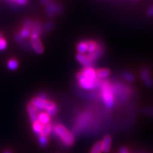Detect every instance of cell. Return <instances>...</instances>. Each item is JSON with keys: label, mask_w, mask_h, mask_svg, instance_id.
Returning <instances> with one entry per match:
<instances>
[{"label": "cell", "mask_w": 153, "mask_h": 153, "mask_svg": "<svg viewBox=\"0 0 153 153\" xmlns=\"http://www.w3.org/2000/svg\"><path fill=\"white\" fill-rule=\"evenodd\" d=\"M99 94L106 108H111L115 104V91L114 85L107 80H103L99 85Z\"/></svg>", "instance_id": "cell-1"}, {"label": "cell", "mask_w": 153, "mask_h": 153, "mask_svg": "<svg viewBox=\"0 0 153 153\" xmlns=\"http://www.w3.org/2000/svg\"><path fill=\"white\" fill-rule=\"evenodd\" d=\"M53 131L62 142L67 146H71L74 144V138L73 135L62 124H57L53 128Z\"/></svg>", "instance_id": "cell-2"}, {"label": "cell", "mask_w": 153, "mask_h": 153, "mask_svg": "<svg viewBox=\"0 0 153 153\" xmlns=\"http://www.w3.org/2000/svg\"><path fill=\"white\" fill-rule=\"evenodd\" d=\"M76 79H77L79 87L87 91H92L96 89H98L101 82V80H91L87 79L80 72L76 74Z\"/></svg>", "instance_id": "cell-3"}, {"label": "cell", "mask_w": 153, "mask_h": 153, "mask_svg": "<svg viewBox=\"0 0 153 153\" xmlns=\"http://www.w3.org/2000/svg\"><path fill=\"white\" fill-rule=\"evenodd\" d=\"M52 102L53 101H49L48 99H43L39 97H36L32 99L30 104H33V106L37 110L45 111Z\"/></svg>", "instance_id": "cell-4"}, {"label": "cell", "mask_w": 153, "mask_h": 153, "mask_svg": "<svg viewBox=\"0 0 153 153\" xmlns=\"http://www.w3.org/2000/svg\"><path fill=\"white\" fill-rule=\"evenodd\" d=\"M76 60L79 62V64H81L82 66L85 67H92L94 64V62L91 60V57L89 56L87 54H79L76 55Z\"/></svg>", "instance_id": "cell-5"}, {"label": "cell", "mask_w": 153, "mask_h": 153, "mask_svg": "<svg viewBox=\"0 0 153 153\" xmlns=\"http://www.w3.org/2000/svg\"><path fill=\"white\" fill-rule=\"evenodd\" d=\"M82 75L91 80H99L97 76V70L93 67H85L80 72Z\"/></svg>", "instance_id": "cell-6"}, {"label": "cell", "mask_w": 153, "mask_h": 153, "mask_svg": "<svg viewBox=\"0 0 153 153\" xmlns=\"http://www.w3.org/2000/svg\"><path fill=\"white\" fill-rule=\"evenodd\" d=\"M141 79H143V82L147 87H150L153 85V80L151 76V74L150 70L148 68H143L140 72Z\"/></svg>", "instance_id": "cell-7"}, {"label": "cell", "mask_w": 153, "mask_h": 153, "mask_svg": "<svg viewBox=\"0 0 153 153\" xmlns=\"http://www.w3.org/2000/svg\"><path fill=\"white\" fill-rule=\"evenodd\" d=\"M32 22L30 20H27L24 23V26L20 30L19 34L22 38V39H26L30 36V33H31V28H32Z\"/></svg>", "instance_id": "cell-8"}, {"label": "cell", "mask_w": 153, "mask_h": 153, "mask_svg": "<svg viewBox=\"0 0 153 153\" xmlns=\"http://www.w3.org/2000/svg\"><path fill=\"white\" fill-rule=\"evenodd\" d=\"M111 142L112 139L110 135H106L102 140L101 141V148H102V152L104 153L108 152L111 150Z\"/></svg>", "instance_id": "cell-9"}, {"label": "cell", "mask_w": 153, "mask_h": 153, "mask_svg": "<svg viewBox=\"0 0 153 153\" xmlns=\"http://www.w3.org/2000/svg\"><path fill=\"white\" fill-rule=\"evenodd\" d=\"M30 43L33 47L34 51L38 54H41L43 53L44 48L41 41H40L39 38H34V39H30Z\"/></svg>", "instance_id": "cell-10"}, {"label": "cell", "mask_w": 153, "mask_h": 153, "mask_svg": "<svg viewBox=\"0 0 153 153\" xmlns=\"http://www.w3.org/2000/svg\"><path fill=\"white\" fill-rule=\"evenodd\" d=\"M27 111L29 116L30 121L32 122V123H35L36 121L38 120V113L37 109L33 106V104H31L29 103L27 105Z\"/></svg>", "instance_id": "cell-11"}, {"label": "cell", "mask_w": 153, "mask_h": 153, "mask_svg": "<svg viewBox=\"0 0 153 153\" xmlns=\"http://www.w3.org/2000/svg\"><path fill=\"white\" fill-rule=\"evenodd\" d=\"M41 31V24L38 22L33 23L32 25L31 33H30V39H34V38H39L40 33Z\"/></svg>", "instance_id": "cell-12"}, {"label": "cell", "mask_w": 153, "mask_h": 153, "mask_svg": "<svg viewBox=\"0 0 153 153\" xmlns=\"http://www.w3.org/2000/svg\"><path fill=\"white\" fill-rule=\"evenodd\" d=\"M111 72L108 69L101 68L97 70V76L98 79L103 81V80H106L107 78L110 76Z\"/></svg>", "instance_id": "cell-13"}, {"label": "cell", "mask_w": 153, "mask_h": 153, "mask_svg": "<svg viewBox=\"0 0 153 153\" xmlns=\"http://www.w3.org/2000/svg\"><path fill=\"white\" fill-rule=\"evenodd\" d=\"M51 116L46 112H41V114L38 115V120L41 122L43 125H46V124L51 123Z\"/></svg>", "instance_id": "cell-14"}, {"label": "cell", "mask_w": 153, "mask_h": 153, "mask_svg": "<svg viewBox=\"0 0 153 153\" xmlns=\"http://www.w3.org/2000/svg\"><path fill=\"white\" fill-rule=\"evenodd\" d=\"M76 51L79 54H87L88 51V43L87 41H82L78 43L76 46Z\"/></svg>", "instance_id": "cell-15"}, {"label": "cell", "mask_w": 153, "mask_h": 153, "mask_svg": "<svg viewBox=\"0 0 153 153\" xmlns=\"http://www.w3.org/2000/svg\"><path fill=\"white\" fill-rule=\"evenodd\" d=\"M57 111H58V108H57V105L55 104L54 102H52L51 104L48 106V108L45 110V112H46L51 117H52V116H54L56 115Z\"/></svg>", "instance_id": "cell-16"}, {"label": "cell", "mask_w": 153, "mask_h": 153, "mask_svg": "<svg viewBox=\"0 0 153 153\" xmlns=\"http://www.w3.org/2000/svg\"><path fill=\"white\" fill-rule=\"evenodd\" d=\"M57 7L55 4L53 3H50L48 6L47 7V14L49 16L52 17L54 16L55 14H57Z\"/></svg>", "instance_id": "cell-17"}, {"label": "cell", "mask_w": 153, "mask_h": 153, "mask_svg": "<svg viewBox=\"0 0 153 153\" xmlns=\"http://www.w3.org/2000/svg\"><path fill=\"white\" fill-rule=\"evenodd\" d=\"M53 131V126L51 123L46 124V125H43V130H42L41 133L40 135H43V136H48L51 134V131Z\"/></svg>", "instance_id": "cell-18"}, {"label": "cell", "mask_w": 153, "mask_h": 153, "mask_svg": "<svg viewBox=\"0 0 153 153\" xmlns=\"http://www.w3.org/2000/svg\"><path fill=\"white\" fill-rule=\"evenodd\" d=\"M7 67L10 70H16L19 67V62L16 59H10L7 62Z\"/></svg>", "instance_id": "cell-19"}, {"label": "cell", "mask_w": 153, "mask_h": 153, "mask_svg": "<svg viewBox=\"0 0 153 153\" xmlns=\"http://www.w3.org/2000/svg\"><path fill=\"white\" fill-rule=\"evenodd\" d=\"M43 125L41 123V122L38 121V120H37V121H36L35 123H33V131L34 133L36 134H38V135L41 134L42 130H43Z\"/></svg>", "instance_id": "cell-20"}, {"label": "cell", "mask_w": 153, "mask_h": 153, "mask_svg": "<svg viewBox=\"0 0 153 153\" xmlns=\"http://www.w3.org/2000/svg\"><path fill=\"white\" fill-rule=\"evenodd\" d=\"M102 152V148H101V141L96 143L93 148H91L90 153H101Z\"/></svg>", "instance_id": "cell-21"}, {"label": "cell", "mask_w": 153, "mask_h": 153, "mask_svg": "<svg viewBox=\"0 0 153 153\" xmlns=\"http://www.w3.org/2000/svg\"><path fill=\"white\" fill-rule=\"evenodd\" d=\"M38 142H39V145H41L42 148H45L47 146L48 143V140L46 136H43V135H39L38 137Z\"/></svg>", "instance_id": "cell-22"}, {"label": "cell", "mask_w": 153, "mask_h": 153, "mask_svg": "<svg viewBox=\"0 0 153 153\" xmlns=\"http://www.w3.org/2000/svg\"><path fill=\"white\" fill-rule=\"evenodd\" d=\"M122 76H123V78L124 79L129 82H133L134 79H135V76H134L133 74L131 73L130 72H123V74H122Z\"/></svg>", "instance_id": "cell-23"}, {"label": "cell", "mask_w": 153, "mask_h": 153, "mask_svg": "<svg viewBox=\"0 0 153 153\" xmlns=\"http://www.w3.org/2000/svg\"><path fill=\"white\" fill-rule=\"evenodd\" d=\"M7 42L3 37L0 38V51H3L7 48Z\"/></svg>", "instance_id": "cell-24"}, {"label": "cell", "mask_w": 153, "mask_h": 153, "mask_svg": "<svg viewBox=\"0 0 153 153\" xmlns=\"http://www.w3.org/2000/svg\"><path fill=\"white\" fill-rule=\"evenodd\" d=\"M28 0H17L16 2L19 4V5H25L27 4Z\"/></svg>", "instance_id": "cell-25"}, {"label": "cell", "mask_w": 153, "mask_h": 153, "mask_svg": "<svg viewBox=\"0 0 153 153\" xmlns=\"http://www.w3.org/2000/svg\"><path fill=\"white\" fill-rule=\"evenodd\" d=\"M148 14L149 16H153V7H151L148 9Z\"/></svg>", "instance_id": "cell-26"}, {"label": "cell", "mask_w": 153, "mask_h": 153, "mask_svg": "<svg viewBox=\"0 0 153 153\" xmlns=\"http://www.w3.org/2000/svg\"><path fill=\"white\" fill-rule=\"evenodd\" d=\"M15 40H16V41H18V42H21L23 39H22V38L21 37V36L18 33V34H16V36H15Z\"/></svg>", "instance_id": "cell-27"}, {"label": "cell", "mask_w": 153, "mask_h": 153, "mask_svg": "<svg viewBox=\"0 0 153 153\" xmlns=\"http://www.w3.org/2000/svg\"><path fill=\"white\" fill-rule=\"evenodd\" d=\"M119 153H128V151L125 148H122L119 151Z\"/></svg>", "instance_id": "cell-28"}, {"label": "cell", "mask_w": 153, "mask_h": 153, "mask_svg": "<svg viewBox=\"0 0 153 153\" xmlns=\"http://www.w3.org/2000/svg\"><path fill=\"white\" fill-rule=\"evenodd\" d=\"M41 1H42V3L43 4H46L49 3L50 0H41Z\"/></svg>", "instance_id": "cell-29"}, {"label": "cell", "mask_w": 153, "mask_h": 153, "mask_svg": "<svg viewBox=\"0 0 153 153\" xmlns=\"http://www.w3.org/2000/svg\"><path fill=\"white\" fill-rule=\"evenodd\" d=\"M3 153H11V152L9 150H5V151H4Z\"/></svg>", "instance_id": "cell-30"}, {"label": "cell", "mask_w": 153, "mask_h": 153, "mask_svg": "<svg viewBox=\"0 0 153 153\" xmlns=\"http://www.w3.org/2000/svg\"><path fill=\"white\" fill-rule=\"evenodd\" d=\"M1 37H2V33H0V38H1Z\"/></svg>", "instance_id": "cell-31"}, {"label": "cell", "mask_w": 153, "mask_h": 153, "mask_svg": "<svg viewBox=\"0 0 153 153\" xmlns=\"http://www.w3.org/2000/svg\"><path fill=\"white\" fill-rule=\"evenodd\" d=\"M133 1H137V0H133Z\"/></svg>", "instance_id": "cell-32"}]
</instances>
